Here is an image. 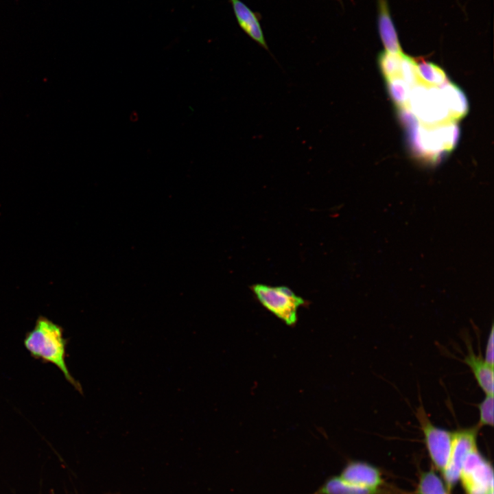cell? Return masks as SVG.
I'll use <instances>...</instances> for the list:
<instances>
[{
  "label": "cell",
  "mask_w": 494,
  "mask_h": 494,
  "mask_svg": "<svg viewBox=\"0 0 494 494\" xmlns=\"http://www.w3.org/2000/svg\"><path fill=\"white\" fill-rule=\"evenodd\" d=\"M23 344L31 356L56 366L64 378L79 392L80 384L71 375L66 362L67 340L63 329L45 316H39L24 338Z\"/></svg>",
  "instance_id": "cell-1"
},
{
  "label": "cell",
  "mask_w": 494,
  "mask_h": 494,
  "mask_svg": "<svg viewBox=\"0 0 494 494\" xmlns=\"http://www.w3.org/2000/svg\"><path fill=\"white\" fill-rule=\"evenodd\" d=\"M412 150L417 157L434 162L453 150L460 136L456 121L427 125L416 121L406 128Z\"/></svg>",
  "instance_id": "cell-2"
},
{
  "label": "cell",
  "mask_w": 494,
  "mask_h": 494,
  "mask_svg": "<svg viewBox=\"0 0 494 494\" xmlns=\"http://www.w3.org/2000/svg\"><path fill=\"white\" fill-rule=\"evenodd\" d=\"M408 108L422 124L432 125L451 121L440 89L418 83L411 87Z\"/></svg>",
  "instance_id": "cell-3"
},
{
  "label": "cell",
  "mask_w": 494,
  "mask_h": 494,
  "mask_svg": "<svg viewBox=\"0 0 494 494\" xmlns=\"http://www.w3.org/2000/svg\"><path fill=\"white\" fill-rule=\"evenodd\" d=\"M252 291L259 301L270 312L288 325L297 320V311L303 300L285 286L272 287L256 284Z\"/></svg>",
  "instance_id": "cell-4"
},
{
  "label": "cell",
  "mask_w": 494,
  "mask_h": 494,
  "mask_svg": "<svg viewBox=\"0 0 494 494\" xmlns=\"http://www.w3.org/2000/svg\"><path fill=\"white\" fill-rule=\"evenodd\" d=\"M416 418L430 458L437 469L443 473L449 460L454 432L433 425L422 405L417 408Z\"/></svg>",
  "instance_id": "cell-5"
},
{
  "label": "cell",
  "mask_w": 494,
  "mask_h": 494,
  "mask_svg": "<svg viewBox=\"0 0 494 494\" xmlns=\"http://www.w3.org/2000/svg\"><path fill=\"white\" fill-rule=\"evenodd\" d=\"M460 478L467 494H487L493 490V469L477 448L465 458Z\"/></svg>",
  "instance_id": "cell-6"
},
{
  "label": "cell",
  "mask_w": 494,
  "mask_h": 494,
  "mask_svg": "<svg viewBox=\"0 0 494 494\" xmlns=\"http://www.w3.org/2000/svg\"><path fill=\"white\" fill-rule=\"evenodd\" d=\"M478 426L460 430L454 432V440L449 462L443 475L449 489H451L460 478L461 470L467 455L477 448L476 436Z\"/></svg>",
  "instance_id": "cell-7"
},
{
  "label": "cell",
  "mask_w": 494,
  "mask_h": 494,
  "mask_svg": "<svg viewBox=\"0 0 494 494\" xmlns=\"http://www.w3.org/2000/svg\"><path fill=\"white\" fill-rule=\"evenodd\" d=\"M237 23L243 32L261 47L270 52L266 40L262 27L260 23L261 16L258 12L252 11L241 0H229Z\"/></svg>",
  "instance_id": "cell-8"
},
{
  "label": "cell",
  "mask_w": 494,
  "mask_h": 494,
  "mask_svg": "<svg viewBox=\"0 0 494 494\" xmlns=\"http://www.w3.org/2000/svg\"><path fill=\"white\" fill-rule=\"evenodd\" d=\"M339 477L344 481L358 486L377 489L381 484L379 471L362 462H350L342 469Z\"/></svg>",
  "instance_id": "cell-9"
},
{
  "label": "cell",
  "mask_w": 494,
  "mask_h": 494,
  "mask_svg": "<svg viewBox=\"0 0 494 494\" xmlns=\"http://www.w3.org/2000/svg\"><path fill=\"white\" fill-rule=\"evenodd\" d=\"M378 30L386 51L392 54H401L397 30L391 18L386 0H379Z\"/></svg>",
  "instance_id": "cell-10"
},
{
  "label": "cell",
  "mask_w": 494,
  "mask_h": 494,
  "mask_svg": "<svg viewBox=\"0 0 494 494\" xmlns=\"http://www.w3.org/2000/svg\"><path fill=\"white\" fill-rule=\"evenodd\" d=\"M439 88L447 108L450 120L456 121L464 117L467 114L469 104L462 91L449 81Z\"/></svg>",
  "instance_id": "cell-11"
},
{
  "label": "cell",
  "mask_w": 494,
  "mask_h": 494,
  "mask_svg": "<svg viewBox=\"0 0 494 494\" xmlns=\"http://www.w3.org/2000/svg\"><path fill=\"white\" fill-rule=\"evenodd\" d=\"M464 362L471 368L478 384L486 395H493V366L487 364L482 357L470 350Z\"/></svg>",
  "instance_id": "cell-12"
},
{
  "label": "cell",
  "mask_w": 494,
  "mask_h": 494,
  "mask_svg": "<svg viewBox=\"0 0 494 494\" xmlns=\"http://www.w3.org/2000/svg\"><path fill=\"white\" fill-rule=\"evenodd\" d=\"M377 489L351 484L338 476L329 478L311 494H377Z\"/></svg>",
  "instance_id": "cell-13"
},
{
  "label": "cell",
  "mask_w": 494,
  "mask_h": 494,
  "mask_svg": "<svg viewBox=\"0 0 494 494\" xmlns=\"http://www.w3.org/2000/svg\"><path fill=\"white\" fill-rule=\"evenodd\" d=\"M416 62L418 82L427 86L440 87L448 82L445 72L438 66L430 62Z\"/></svg>",
  "instance_id": "cell-14"
},
{
  "label": "cell",
  "mask_w": 494,
  "mask_h": 494,
  "mask_svg": "<svg viewBox=\"0 0 494 494\" xmlns=\"http://www.w3.org/2000/svg\"><path fill=\"white\" fill-rule=\"evenodd\" d=\"M390 98L397 109L408 108L411 86L401 77L386 80Z\"/></svg>",
  "instance_id": "cell-15"
},
{
  "label": "cell",
  "mask_w": 494,
  "mask_h": 494,
  "mask_svg": "<svg viewBox=\"0 0 494 494\" xmlns=\"http://www.w3.org/2000/svg\"><path fill=\"white\" fill-rule=\"evenodd\" d=\"M403 54H392L387 51L381 52L378 56L379 69L385 80L401 77V67Z\"/></svg>",
  "instance_id": "cell-16"
},
{
  "label": "cell",
  "mask_w": 494,
  "mask_h": 494,
  "mask_svg": "<svg viewBox=\"0 0 494 494\" xmlns=\"http://www.w3.org/2000/svg\"><path fill=\"white\" fill-rule=\"evenodd\" d=\"M416 494H447L444 484L434 472L422 474L418 485Z\"/></svg>",
  "instance_id": "cell-17"
},
{
  "label": "cell",
  "mask_w": 494,
  "mask_h": 494,
  "mask_svg": "<svg viewBox=\"0 0 494 494\" xmlns=\"http://www.w3.org/2000/svg\"><path fill=\"white\" fill-rule=\"evenodd\" d=\"M480 419L478 427L493 425V395H486L478 404Z\"/></svg>",
  "instance_id": "cell-18"
},
{
  "label": "cell",
  "mask_w": 494,
  "mask_h": 494,
  "mask_svg": "<svg viewBox=\"0 0 494 494\" xmlns=\"http://www.w3.org/2000/svg\"><path fill=\"white\" fill-rule=\"evenodd\" d=\"M401 78L411 87L419 83L416 75V62L412 58L403 54L401 67Z\"/></svg>",
  "instance_id": "cell-19"
},
{
  "label": "cell",
  "mask_w": 494,
  "mask_h": 494,
  "mask_svg": "<svg viewBox=\"0 0 494 494\" xmlns=\"http://www.w3.org/2000/svg\"><path fill=\"white\" fill-rule=\"evenodd\" d=\"M493 327H492L490 334L489 336L485 348V355L484 360L489 364L493 366L494 362V349H493Z\"/></svg>",
  "instance_id": "cell-20"
},
{
  "label": "cell",
  "mask_w": 494,
  "mask_h": 494,
  "mask_svg": "<svg viewBox=\"0 0 494 494\" xmlns=\"http://www.w3.org/2000/svg\"><path fill=\"white\" fill-rule=\"evenodd\" d=\"M487 494H493V490L490 491Z\"/></svg>",
  "instance_id": "cell-21"
}]
</instances>
